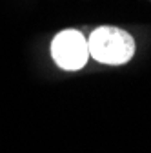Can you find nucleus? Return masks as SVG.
<instances>
[{
	"label": "nucleus",
	"mask_w": 151,
	"mask_h": 153,
	"mask_svg": "<svg viewBox=\"0 0 151 153\" xmlns=\"http://www.w3.org/2000/svg\"><path fill=\"white\" fill-rule=\"evenodd\" d=\"M87 51L93 59L102 64L118 66L131 60V56L135 55V40L120 27L104 26L91 33L87 40Z\"/></svg>",
	"instance_id": "1"
},
{
	"label": "nucleus",
	"mask_w": 151,
	"mask_h": 153,
	"mask_svg": "<svg viewBox=\"0 0 151 153\" xmlns=\"http://www.w3.org/2000/svg\"><path fill=\"white\" fill-rule=\"evenodd\" d=\"M51 55L56 66L62 69H67V71L82 69L89 59L87 40L80 31H75V29L60 31L53 38Z\"/></svg>",
	"instance_id": "2"
}]
</instances>
